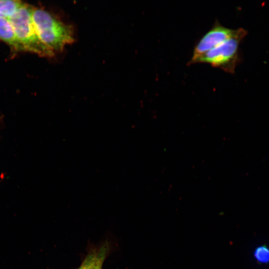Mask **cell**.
I'll return each instance as SVG.
<instances>
[{
	"mask_svg": "<svg viewBox=\"0 0 269 269\" xmlns=\"http://www.w3.org/2000/svg\"><path fill=\"white\" fill-rule=\"evenodd\" d=\"M31 18L39 40L54 55L74 41L72 27L47 10L32 6Z\"/></svg>",
	"mask_w": 269,
	"mask_h": 269,
	"instance_id": "6da1fadb",
	"label": "cell"
},
{
	"mask_svg": "<svg viewBox=\"0 0 269 269\" xmlns=\"http://www.w3.org/2000/svg\"><path fill=\"white\" fill-rule=\"evenodd\" d=\"M31 8L32 5L24 3L8 19L25 52L40 57H52L54 55L42 44L36 33L31 18Z\"/></svg>",
	"mask_w": 269,
	"mask_h": 269,
	"instance_id": "7a4b0ae2",
	"label": "cell"
},
{
	"mask_svg": "<svg viewBox=\"0 0 269 269\" xmlns=\"http://www.w3.org/2000/svg\"><path fill=\"white\" fill-rule=\"evenodd\" d=\"M247 34L245 29H237L232 37L201 55L193 64L207 63L226 72L234 73L240 60L239 46Z\"/></svg>",
	"mask_w": 269,
	"mask_h": 269,
	"instance_id": "3957f363",
	"label": "cell"
},
{
	"mask_svg": "<svg viewBox=\"0 0 269 269\" xmlns=\"http://www.w3.org/2000/svg\"><path fill=\"white\" fill-rule=\"evenodd\" d=\"M236 31L223 26L217 20L195 45L188 65L193 64L201 55L232 37Z\"/></svg>",
	"mask_w": 269,
	"mask_h": 269,
	"instance_id": "277c9868",
	"label": "cell"
},
{
	"mask_svg": "<svg viewBox=\"0 0 269 269\" xmlns=\"http://www.w3.org/2000/svg\"><path fill=\"white\" fill-rule=\"evenodd\" d=\"M0 40L8 45L13 52H25L18 41L8 18L0 17Z\"/></svg>",
	"mask_w": 269,
	"mask_h": 269,
	"instance_id": "5b68a950",
	"label": "cell"
},
{
	"mask_svg": "<svg viewBox=\"0 0 269 269\" xmlns=\"http://www.w3.org/2000/svg\"><path fill=\"white\" fill-rule=\"evenodd\" d=\"M108 252V247L105 245L92 252L85 259L78 269H102Z\"/></svg>",
	"mask_w": 269,
	"mask_h": 269,
	"instance_id": "8992f818",
	"label": "cell"
},
{
	"mask_svg": "<svg viewBox=\"0 0 269 269\" xmlns=\"http://www.w3.org/2000/svg\"><path fill=\"white\" fill-rule=\"evenodd\" d=\"M24 3L17 0H0V17L9 18Z\"/></svg>",
	"mask_w": 269,
	"mask_h": 269,
	"instance_id": "52a82bcc",
	"label": "cell"
},
{
	"mask_svg": "<svg viewBox=\"0 0 269 269\" xmlns=\"http://www.w3.org/2000/svg\"><path fill=\"white\" fill-rule=\"evenodd\" d=\"M255 257L260 264L269 262V249L266 246H262L256 249Z\"/></svg>",
	"mask_w": 269,
	"mask_h": 269,
	"instance_id": "ba28073f",
	"label": "cell"
}]
</instances>
